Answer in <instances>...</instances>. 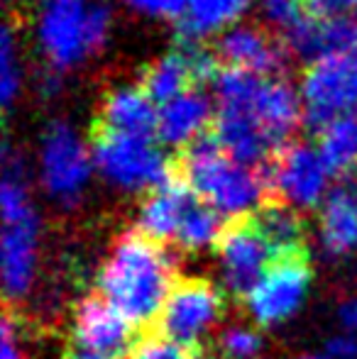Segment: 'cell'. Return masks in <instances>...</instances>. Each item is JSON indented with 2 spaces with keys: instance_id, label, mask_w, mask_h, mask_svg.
<instances>
[{
  "instance_id": "36",
  "label": "cell",
  "mask_w": 357,
  "mask_h": 359,
  "mask_svg": "<svg viewBox=\"0 0 357 359\" xmlns=\"http://www.w3.org/2000/svg\"><path fill=\"white\" fill-rule=\"evenodd\" d=\"M304 359H316V357H304Z\"/></svg>"
},
{
  "instance_id": "17",
  "label": "cell",
  "mask_w": 357,
  "mask_h": 359,
  "mask_svg": "<svg viewBox=\"0 0 357 359\" xmlns=\"http://www.w3.org/2000/svg\"><path fill=\"white\" fill-rule=\"evenodd\" d=\"M157 120L159 113L154 110V100L142 88L120 86L105 93L95 125L115 133L152 137L157 135Z\"/></svg>"
},
{
  "instance_id": "19",
  "label": "cell",
  "mask_w": 357,
  "mask_h": 359,
  "mask_svg": "<svg viewBox=\"0 0 357 359\" xmlns=\"http://www.w3.org/2000/svg\"><path fill=\"white\" fill-rule=\"evenodd\" d=\"M250 220L260 230V235L267 240V245L274 252V259L281 255H294V252L306 250L304 217L286 201L269 196L255 213H250Z\"/></svg>"
},
{
  "instance_id": "18",
  "label": "cell",
  "mask_w": 357,
  "mask_h": 359,
  "mask_svg": "<svg viewBox=\"0 0 357 359\" xmlns=\"http://www.w3.org/2000/svg\"><path fill=\"white\" fill-rule=\"evenodd\" d=\"M213 118L210 100L198 90H186L159 108L157 137L169 147H186L206 135V128Z\"/></svg>"
},
{
  "instance_id": "21",
  "label": "cell",
  "mask_w": 357,
  "mask_h": 359,
  "mask_svg": "<svg viewBox=\"0 0 357 359\" xmlns=\"http://www.w3.org/2000/svg\"><path fill=\"white\" fill-rule=\"evenodd\" d=\"M191 86H196V81L194 74H191L189 59H186V54L181 49H177V52L157 59V62L144 69L140 88L157 105H164L169 100L179 98L186 90H191Z\"/></svg>"
},
{
  "instance_id": "8",
  "label": "cell",
  "mask_w": 357,
  "mask_h": 359,
  "mask_svg": "<svg viewBox=\"0 0 357 359\" xmlns=\"http://www.w3.org/2000/svg\"><path fill=\"white\" fill-rule=\"evenodd\" d=\"M311 262L309 252L281 255L271 262L267 274L250 291L248 308L257 325H276L286 320L296 308L304 303L311 284Z\"/></svg>"
},
{
  "instance_id": "1",
  "label": "cell",
  "mask_w": 357,
  "mask_h": 359,
  "mask_svg": "<svg viewBox=\"0 0 357 359\" xmlns=\"http://www.w3.org/2000/svg\"><path fill=\"white\" fill-rule=\"evenodd\" d=\"M174 284L172 255L164 250V242L140 227L115 240L98 274V293L135 325H149L162 316Z\"/></svg>"
},
{
  "instance_id": "27",
  "label": "cell",
  "mask_w": 357,
  "mask_h": 359,
  "mask_svg": "<svg viewBox=\"0 0 357 359\" xmlns=\"http://www.w3.org/2000/svg\"><path fill=\"white\" fill-rule=\"evenodd\" d=\"M262 10L264 18L274 27H281L284 32L294 27V25H299L309 15L306 0H262Z\"/></svg>"
},
{
  "instance_id": "3",
  "label": "cell",
  "mask_w": 357,
  "mask_h": 359,
  "mask_svg": "<svg viewBox=\"0 0 357 359\" xmlns=\"http://www.w3.org/2000/svg\"><path fill=\"white\" fill-rule=\"evenodd\" d=\"M110 10L88 0H47L39 15V47L57 72L81 64L105 42Z\"/></svg>"
},
{
  "instance_id": "24",
  "label": "cell",
  "mask_w": 357,
  "mask_h": 359,
  "mask_svg": "<svg viewBox=\"0 0 357 359\" xmlns=\"http://www.w3.org/2000/svg\"><path fill=\"white\" fill-rule=\"evenodd\" d=\"M20 90V67L18 52H15V34L13 27L5 25L3 37H0V93H3V105L10 108Z\"/></svg>"
},
{
  "instance_id": "32",
  "label": "cell",
  "mask_w": 357,
  "mask_h": 359,
  "mask_svg": "<svg viewBox=\"0 0 357 359\" xmlns=\"http://www.w3.org/2000/svg\"><path fill=\"white\" fill-rule=\"evenodd\" d=\"M340 316H343L345 325H350V327H357V301L348 303V306H345L343 311H340Z\"/></svg>"
},
{
  "instance_id": "31",
  "label": "cell",
  "mask_w": 357,
  "mask_h": 359,
  "mask_svg": "<svg viewBox=\"0 0 357 359\" xmlns=\"http://www.w3.org/2000/svg\"><path fill=\"white\" fill-rule=\"evenodd\" d=\"M328 350L335 359H355L357 357V340H353V337H335V340L330 342Z\"/></svg>"
},
{
  "instance_id": "13",
  "label": "cell",
  "mask_w": 357,
  "mask_h": 359,
  "mask_svg": "<svg viewBox=\"0 0 357 359\" xmlns=\"http://www.w3.org/2000/svg\"><path fill=\"white\" fill-rule=\"evenodd\" d=\"M39 225L32 210L5 220L3 232V284L8 301L22 298L29 291L37 269Z\"/></svg>"
},
{
  "instance_id": "11",
  "label": "cell",
  "mask_w": 357,
  "mask_h": 359,
  "mask_svg": "<svg viewBox=\"0 0 357 359\" xmlns=\"http://www.w3.org/2000/svg\"><path fill=\"white\" fill-rule=\"evenodd\" d=\"M135 323L100 293L79 301L74 311V342L83 355L98 359H128Z\"/></svg>"
},
{
  "instance_id": "30",
  "label": "cell",
  "mask_w": 357,
  "mask_h": 359,
  "mask_svg": "<svg viewBox=\"0 0 357 359\" xmlns=\"http://www.w3.org/2000/svg\"><path fill=\"white\" fill-rule=\"evenodd\" d=\"M3 359H25L22 345H20V325L10 308H5L3 316Z\"/></svg>"
},
{
  "instance_id": "6",
  "label": "cell",
  "mask_w": 357,
  "mask_h": 359,
  "mask_svg": "<svg viewBox=\"0 0 357 359\" xmlns=\"http://www.w3.org/2000/svg\"><path fill=\"white\" fill-rule=\"evenodd\" d=\"M267 176L269 196L286 201L294 208H314L325 194L328 166L321 151L301 142L281 144L262 166Z\"/></svg>"
},
{
  "instance_id": "12",
  "label": "cell",
  "mask_w": 357,
  "mask_h": 359,
  "mask_svg": "<svg viewBox=\"0 0 357 359\" xmlns=\"http://www.w3.org/2000/svg\"><path fill=\"white\" fill-rule=\"evenodd\" d=\"M215 54L225 67L257 76H274L284 72L289 47L260 27H233L218 39Z\"/></svg>"
},
{
  "instance_id": "7",
  "label": "cell",
  "mask_w": 357,
  "mask_h": 359,
  "mask_svg": "<svg viewBox=\"0 0 357 359\" xmlns=\"http://www.w3.org/2000/svg\"><path fill=\"white\" fill-rule=\"evenodd\" d=\"M223 316V293L206 279H179L162 308L159 332L194 350Z\"/></svg>"
},
{
  "instance_id": "2",
  "label": "cell",
  "mask_w": 357,
  "mask_h": 359,
  "mask_svg": "<svg viewBox=\"0 0 357 359\" xmlns=\"http://www.w3.org/2000/svg\"><path fill=\"white\" fill-rule=\"evenodd\" d=\"M174 174L181 176L198 198L223 215L243 217L269 198L262 166L255 169L233 159L213 133L201 135L198 140L186 144L174 161Z\"/></svg>"
},
{
  "instance_id": "5",
  "label": "cell",
  "mask_w": 357,
  "mask_h": 359,
  "mask_svg": "<svg viewBox=\"0 0 357 359\" xmlns=\"http://www.w3.org/2000/svg\"><path fill=\"white\" fill-rule=\"evenodd\" d=\"M304 123L323 133L335 118L357 108V64L350 57L314 59L301 79Z\"/></svg>"
},
{
  "instance_id": "23",
  "label": "cell",
  "mask_w": 357,
  "mask_h": 359,
  "mask_svg": "<svg viewBox=\"0 0 357 359\" xmlns=\"http://www.w3.org/2000/svg\"><path fill=\"white\" fill-rule=\"evenodd\" d=\"M223 230L225 227H223V220H220L218 210L206 203L203 198H196L194 203H191V208L186 210L174 242H177L181 250L198 252V250H203V247L218 242Z\"/></svg>"
},
{
  "instance_id": "29",
  "label": "cell",
  "mask_w": 357,
  "mask_h": 359,
  "mask_svg": "<svg viewBox=\"0 0 357 359\" xmlns=\"http://www.w3.org/2000/svg\"><path fill=\"white\" fill-rule=\"evenodd\" d=\"M311 15L318 18H345L357 13V0H306Z\"/></svg>"
},
{
  "instance_id": "16",
  "label": "cell",
  "mask_w": 357,
  "mask_h": 359,
  "mask_svg": "<svg viewBox=\"0 0 357 359\" xmlns=\"http://www.w3.org/2000/svg\"><path fill=\"white\" fill-rule=\"evenodd\" d=\"M196 198L198 196L191 191V186L172 171V176L149 191V196L144 198L140 208V230L159 242L174 240L186 210Z\"/></svg>"
},
{
  "instance_id": "26",
  "label": "cell",
  "mask_w": 357,
  "mask_h": 359,
  "mask_svg": "<svg viewBox=\"0 0 357 359\" xmlns=\"http://www.w3.org/2000/svg\"><path fill=\"white\" fill-rule=\"evenodd\" d=\"M220 350L225 359H252L262 350V337L248 327H230L220 337Z\"/></svg>"
},
{
  "instance_id": "33",
  "label": "cell",
  "mask_w": 357,
  "mask_h": 359,
  "mask_svg": "<svg viewBox=\"0 0 357 359\" xmlns=\"http://www.w3.org/2000/svg\"><path fill=\"white\" fill-rule=\"evenodd\" d=\"M186 359H215L213 355H208V352H203V350H189L186 352Z\"/></svg>"
},
{
  "instance_id": "10",
  "label": "cell",
  "mask_w": 357,
  "mask_h": 359,
  "mask_svg": "<svg viewBox=\"0 0 357 359\" xmlns=\"http://www.w3.org/2000/svg\"><path fill=\"white\" fill-rule=\"evenodd\" d=\"M90 174V156L67 123H52L42 137V184L59 203H76Z\"/></svg>"
},
{
  "instance_id": "15",
  "label": "cell",
  "mask_w": 357,
  "mask_h": 359,
  "mask_svg": "<svg viewBox=\"0 0 357 359\" xmlns=\"http://www.w3.org/2000/svg\"><path fill=\"white\" fill-rule=\"evenodd\" d=\"M321 237L323 247L335 257L357 250V169L340 176V184L325 196Z\"/></svg>"
},
{
  "instance_id": "20",
  "label": "cell",
  "mask_w": 357,
  "mask_h": 359,
  "mask_svg": "<svg viewBox=\"0 0 357 359\" xmlns=\"http://www.w3.org/2000/svg\"><path fill=\"white\" fill-rule=\"evenodd\" d=\"M252 0H186L179 22V39H203L235 22Z\"/></svg>"
},
{
  "instance_id": "28",
  "label": "cell",
  "mask_w": 357,
  "mask_h": 359,
  "mask_svg": "<svg viewBox=\"0 0 357 359\" xmlns=\"http://www.w3.org/2000/svg\"><path fill=\"white\" fill-rule=\"evenodd\" d=\"M130 8L140 13L154 15V18H174L181 20L186 13V0H125Z\"/></svg>"
},
{
  "instance_id": "9",
  "label": "cell",
  "mask_w": 357,
  "mask_h": 359,
  "mask_svg": "<svg viewBox=\"0 0 357 359\" xmlns=\"http://www.w3.org/2000/svg\"><path fill=\"white\" fill-rule=\"evenodd\" d=\"M215 245H218L220 274H223L225 288L235 298H248L274 262V252L267 240L260 235L250 215H243L225 225Z\"/></svg>"
},
{
  "instance_id": "4",
  "label": "cell",
  "mask_w": 357,
  "mask_h": 359,
  "mask_svg": "<svg viewBox=\"0 0 357 359\" xmlns=\"http://www.w3.org/2000/svg\"><path fill=\"white\" fill-rule=\"evenodd\" d=\"M93 161L98 171L125 191L157 189L172 176L174 166L152 144V137L93 128Z\"/></svg>"
},
{
  "instance_id": "34",
  "label": "cell",
  "mask_w": 357,
  "mask_h": 359,
  "mask_svg": "<svg viewBox=\"0 0 357 359\" xmlns=\"http://www.w3.org/2000/svg\"><path fill=\"white\" fill-rule=\"evenodd\" d=\"M350 59L357 64V34H355V44H353V52H350Z\"/></svg>"
},
{
  "instance_id": "22",
  "label": "cell",
  "mask_w": 357,
  "mask_h": 359,
  "mask_svg": "<svg viewBox=\"0 0 357 359\" xmlns=\"http://www.w3.org/2000/svg\"><path fill=\"white\" fill-rule=\"evenodd\" d=\"M321 135V156L330 174H348L357 169V108L335 118Z\"/></svg>"
},
{
  "instance_id": "35",
  "label": "cell",
  "mask_w": 357,
  "mask_h": 359,
  "mask_svg": "<svg viewBox=\"0 0 357 359\" xmlns=\"http://www.w3.org/2000/svg\"><path fill=\"white\" fill-rule=\"evenodd\" d=\"M64 359H98V357H90V355H72V357H64Z\"/></svg>"
},
{
  "instance_id": "25",
  "label": "cell",
  "mask_w": 357,
  "mask_h": 359,
  "mask_svg": "<svg viewBox=\"0 0 357 359\" xmlns=\"http://www.w3.org/2000/svg\"><path fill=\"white\" fill-rule=\"evenodd\" d=\"M128 359H186V352L172 337L154 330L135 340Z\"/></svg>"
},
{
  "instance_id": "14",
  "label": "cell",
  "mask_w": 357,
  "mask_h": 359,
  "mask_svg": "<svg viewBox=\"0 0 357 359\" xmlns=\"http://www.w3.org/2000/svg\"><path fill=\"white\" fill-rule=\"evenodd\" d=\"M248 103L279 147L286 144L289 135L299 128L301 118H304L296 90L286 81L274 79V76H257L255 79L248 93Z\"/></svg>"
}]
</instances>
